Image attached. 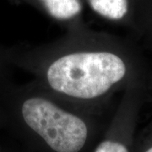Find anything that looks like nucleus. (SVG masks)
Wrapping results in <instances>:
<instances>
[{"label":"nucleus","mask_w":152,"mask_h":152,"mask_svg":"<svg viewBox=\"0 0 152 152\" xmlns=\"http://www.w3.org/2000/svg\"><path fill=\"white\" fill-rule=\"evenodd\" d=\"M35 84L61 100L105 112L107 99L128 74L124 58L103 33L75 30L29 51Z\"/></svg>","instance_id":"1"},{"label":"nucleus","mask_w":152,"mask_h":152,"mask_svg":"<svg viewBox=\"0 0 152 152\" xmlns=\"http://www.w3.org/2000/svg\"><path fill=\"white\" fill-rule=\"evenodd\" d=\"M102 113L64 102L36 84L19 105L37 152H91L107 127Z\"/></svg>","instance_id":"2"},{"label":"nucleus","mask_w":152,"mask_h":152,"mask_svg":"<svg viewBox=\"0 0 152 152\" xmlns=\"http://www.w3.org/2000/svg\"><path fill=\"white\" fill-rule=\"evenodd\" d=\"M44 9L53 18L58 20H69L81 11L80 0H40Z\"/></svg>","instance_id":"3"},{"label":"nucleus","mask_w":152,"mask_h":152,"mask_svg":"<svg viewBox=\"0 0 152 152\" xmlns=\"http://www.w3.org/2000/svg\"><path fill=\"white\" fill-rule=\"evenodd\" d=\"M91 152H130V149L113 123L107 127Z\"/></svg>","instance_id":"4"},{"label":"nucleus","mask_w":152,"mask_h":152,"mask_svg":"<svg viewBox=\"0 0 152 152\" xmlns=\"http://www.w3.org/2000/svg\"><path fill=\"white\" fill-rule=\"evenodd\" d=\"M92 10L101 16L113 20L123 19L128 13V0H89Z\"/></svg>","instance_id":"5"},{"label":"nucleus","mask_w":152,"mask_h":152,"mask_svg":"<svg viewBox=\"0 0 152 152\" xmlns=\"http://www.w3.org/2000/svg\"><path fill=\"white\" fill-rule=\"evenodd\" d=\"M143 152H152V145H149V146L146 147V149Z\"/></svg>","instance_id":"6"}]
</instances>
